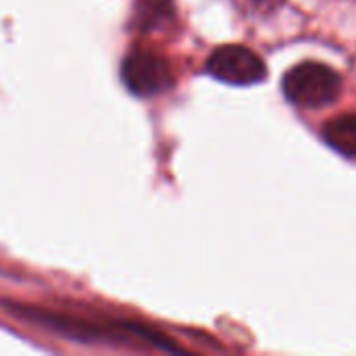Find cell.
<instances>
[{
	"label": "cell",
	"instance_id": "8992f818",
	"mask_svg": "<svg viewBox=\"0 0 356 356\" xmlns=\"http://www.w3.org/2000/svg\"><path fill=\"white\" fill-rule=\"evenodd\" d=\"M248 4H250L254 10L267 15V13H273V10L282 4V0H248Z\"/></svg>",
	"mask_w": 356,
	"mask_h": 356
},
{
	"label": "cell",
	"instance_id": "3957f363",
	"mask_svg": "<svg viewBox=\"0 0 356 356\" xmlns=\"http://www.w3.org/2000/svg\"><path fill=\"white\" fill-rule=\"evenodd\" d=\"M121 79L134 96H154L173 86L169 63L152 52H129L121 63Z\"/></svg>",
	"mask_w": 356,
	"mask_h": 356
},
{
	"label": "cell",
	"instance_id": "277c9868",
	"mask_svg": "<svg viewBox=\"0 0 356 356\" xmlns=\"http://www.w3.org/2000/svg\"><path fill=\"white\" fill-rule=\"evenodd\" d=\"M323 138L334 150H338L346 156H355L356 113H348V115H340V117L330 119L323 127Z\"/></svg>",
	"mask_w": 356,
	"mask_h": 356
},
{
	"label": "cell",
	"instance_id": "6da1fadb",
	"mask_svg": "<svg viewBox=\"0 0 356 356\" xmlns=\"http://www.w3.org/2000/svg\"><path fill=\"white\" fill-rule=\"evenodd\" d=\"M282 86L286 98L292 104L300 108H321L325 104H332L340 96L342 79L332 67L307 60L292 67L284 75Z\"/></svg>",
	"mask_w": 356,
	"mask_h": 356
},
{
	"label": "cell",
	"instance_id": "7a4b0ae2",
	"mask_svg": "<svg viewBox=\"0 0 356 356\" xmlns=\"http://www.w3.org/2000/svg\"><path fill=\"white\" fill-rule=\"evenodd\" d=\"M207 73L229 86H254L267 77V67L254 50L240 44H225L209 56Z\"/></svg>",
	"mask_w": 356,
	"mask_h": 356
},
{
	"label": "cell",
	"instance_id": "5b68a950",
	"mask_svg": "<svg viewBox=\"0 0 356 356\" xmlns=\"http://www.w3.org/2000/svg\"><path fill=\"white\" fill-rule=\"evenodd\" d=\"M171 13H173L171 0H140L136 23L142 27H156L161 25V21L171 17Z\"/></svg>",
	"mask_w": 356,
	"mask_h": 356
}]
</instances>
